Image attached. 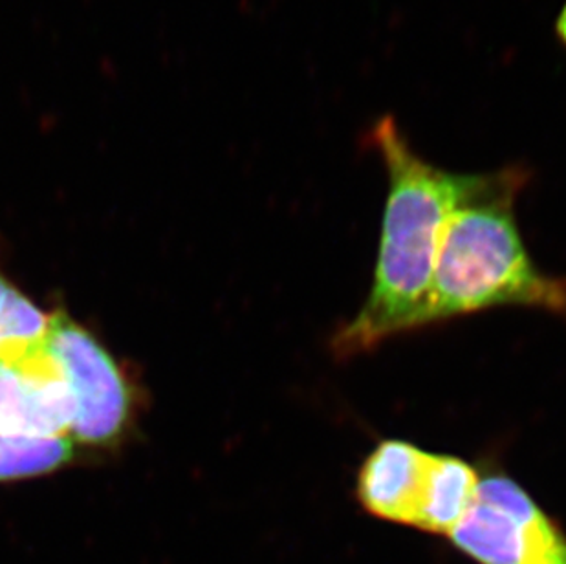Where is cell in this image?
Instances as JSON below:
<instances>
[{"label": "cell", "mask_w": 566, "mask_h": 564, "mask_svg": "<svg viewBox=\"0 0 566 564\" xmlns=\"http://www.w3.org/2000/svg\"><path fill=\"white\" fill-rule=\"evenodd\" d=\"M367 138L381 156L389 191L373 286L358 314L332 340L337 357L358 356L426 328L443 228L473 180L418 155L392 114L379 117Z\"/></svg>", "instance_id": "1"}, {"label": "cell", "mask_w": 566, "mask_h": 564, "mask_svg": "<svg viewBox=\"0 0 566 564\" xmlns=\"http://www.w3.org/2000/svg\"><path fill=\"white\" fill-rule=\"evenodd\" d=\"M532 173H476L443 228L426 328L499 306L545 310L566 320V278L537 268L518 231L515 203Z\"/></svg>", "instance_id": "2"}, {"label": "cell", "mask_w": 566, "mask_h": 564, "mask_svg": "<svg viewBox=\"0 0 566 564\" xmlns=\"http://www.w3.org/2000/svg\"><path fill=\"white\" fill-rule=\"evenodd\" d=\"M74 401L70 440L80 448L114 449L136 418V390L113 352L86 326L54 312L46 334Z\"/></svg>", "instance_id": "3"}, {"label": "cell", "mask_w": 566, "mask_h": 564, "mask_svg": "<svg viewBox=\"0 0 566 564\" xmlns=\"http://www.w3.org/2000/svg\"><path fill=\"white\" fill-rule=\"evenodd\" d=\"M476 564H566V532L523 485L504 473L482 477L479 495L449 533Z\"/></svg>", "instance_id": "4"}, {"label": "cell", "mask_w": 566, "mask_h": 564, "mask_svg": "<svg viewBox=\"0 0 566 564\" xmlns=\"http://www.w3.org/2000/svg\"><path fill=\"white\" fill-rule=\"evenodd\" d=\"M74 401L46 337L0 354V435L70 438Z\"/></svg>", "instance_id": "5"}, {"label": "cell", "mask_w": 566, "mask_h": 564, "mask_svg": "<svg viewBox=\"0 0 566 564\" xmlns=\"http://www.w3.org/2000/svg\"><path fill=\"white\" fill-rule=\"evenodd\" d=\"M434 452L390 438L365 458L356 479V497L379 521L420 530Z\"/></svg>", "instance_id": "6"}, {"label": "cell", "mask_w": 566, "mask_h": 564, "mask_svg": "<svg viewBox=\"0 0 566 564\" xmlns=\"http://www.w3.org/2000/svg\"><path fill=\"white\" fill-rule=\"evenodd\" d=\"M77 458L70 438H13L0 435V484L39 479L69 468Z\"/></svg>", "instance_id": "7"}, {"label": "cell", "mask_w": 566, "mask_h": 564, "mask_svg": "<svg viewBox=\"0 0 566 564\" xmlns=\"http://www.w3.org/2000/svg\"><path fill=\"white\" fill-rule=\"evenodd\" d=\"M52 314L28 297L0 268V354L43 341Z\"/></svg>", "instance_id": "8"}, {"label": "cell", "mask_w": 566, "mask_h": 564, "mask_svg": "<svg viewBox=\"0 0 566 564\" xmlns=\"http://www.w3.org/2000/svg\"><path fill=\"white\" fill-rule=\"evenodd\" d=\"M554 30H556L557 41L566 49V2L562 11H559V15H557L556 28H554Z\"/></svg>", "instance_id": "9"}]
</instances>
